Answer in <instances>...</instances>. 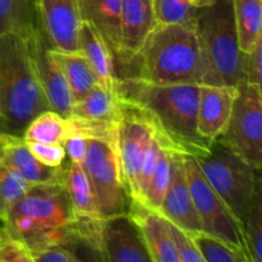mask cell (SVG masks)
<instances>
[{"label":"cell","mask_w":262,"mask_h":262,"mask_svg":"<svg viewBox=\"0 0 262 262\" xmlns=\"http://www.w3.org/2000/svg\"><path fill=\"white\" fill-rule=\"evenodd\" d=\"M31 183L0 160V220L7 217L15 202L26 193Z\"/></svg>","instance_id":"30"},{"label":"cell","mask_w":262,"mask_h":262,"mask_svg":"<svg viewBox=\"0 0 262 262\" xmlns=\"http://www.w3.org/2000/svg\"><path fill=\"white\" fill-rule=\"evenodd\" d=\"M42 30L51 48L78 51V0H38Z\"/></svg>","instance_id":"16"},{"label":"cell","mask_w":262,"mask_h":262,"mask_svg":"<svg viewBox=\"0 0 262 262\" xmlns=\"http://www.w3.org/2000/svg\"><path fill=\"white\" fill-rule=\"evenodd\" d=\"M0 160L31 184L56 183L66 178L67 164L58 168L43 165L32 155L22 136L9 132H0Z\"/></svg>","instance_id":"17"},{"label":"cell","mask_w":262,"mask_h":262,"mask_svg":"<svg viewBox=\"0 0 262 262\" xmlns=\"http://www.w3.org/2000/svg\"><path fill=\"white\" fill-rule=\"evenodd\" d=\"M50 55L66 77L73 102L81 100L99 84L94 71L81 51H63L50 46Z\"/></svg>","instance_id":"24"},{"label":"cell","mask_w":262,"mask_h":262,"mask_svg":"<svg viewBox=\"0 0 262 262\" xmlns=\"http://www.w3.org/2000/svg\"><path fill=\"white\" fill-rule=\"evenodd\" d=\"M194 4V7L196 8H204V7H207V5H210L211 3H214L215 0H192Z\"/></svg>","instance_id":"39"},{"label":"cell","mask_w":262,"mask_h":262,"mask_svg":"<svg viewBox=\"0 0 262 262\" xmlns=\"http://www.w3.org/2000/svg\"><path fill=\"white\" fill-rule=\"evenodd\" d=\"M33 262H78L72 250L61 246H53L32 255Z\"/></svg>","instance_id":"37"},{"label":"cell","mask_w":262,"mask_h":262,"mask_svg":"<svg viewBox=\"0 0 262 262\" xmlns=\"http://www.w3.org/2000/svg\"><path fill=\"white\" fill-rule=\"evenodd\" d=\"M132 66L137 68L128 77L155 84H201L206 74L196 30L184 25H159L129 67Z\"/></svg>","instance_id":"3"},{"label":"cell","mask_w":262,"mask_h":262,"mask_svg":"<svg viewBox=\"0 0 262 262\" xmlns=\"http://www.w3.org/2000/svg\"><path fill=\"white\" fill-rule=\"evenodd\" d=\"M159 212L169 222L192 234L202 230L187 179L183 155L171 152V178Z\"/></svg>","instance_id":"15"},{"label":"cell","mask_w":262,"mask_h":262,"mask_svg":"<svg viewBox=\"0 0 262 262\" xmlns=\"http://www.w3.org/2000/svg\"><path fill=\"white\" fill-rule=\"evenodd\" d=\"M238 40L243 53L262 40V0H233Z\"/></svg>","instance_id":"25"},{"label":"cell","mask_w":262,"mask_h":262,"mask_svg":"<svg viewBox=\"0 0 262 262\" xmlns=\"http://www.w3.org/2000/svg\"><path fill=\"white\" fill-rule=\"evenodd\" d=\"M0 132H9L7 123L4 122V119L2 117H0Z\"/></svg>","instance_id":"40"},{"label":"cell","mask_w":262,"mask_h":262,"mask_svg":"<svg viewBox=\"0 0 262 262\" xmlns=\"http://www.w3.org/2000/svg\"><path fill=\"white\" fill-rule=\"evenodd\" d=\"M115 86L120 101L145 114L166 148L193 158L209 150L211 142L197 130L200 84H155L122 77Z\"/></svg>","instance_id":"1"},{"label":"cell","mask_w":262,"mask_h":262,"mask_svg":"<svg viewBox=\"0 0 262 262\" xmlns=\"http://www.w3.org/2000/svg\"><path fill=\"white\" fill-rule=\"evenodd\" d=\"M7 229L22 241L31 255L53 246L67 247L81 261L101 260V256L82 241L64 182L31 184L3 220ZM33 261V260H32Z\"/></svg>","instance_id":"2"},{"label":"cell","mask_w":262,"mask_h":262,"mask_svg":"<svg viewBox=\"0 0 262 262\" xmlns=\"http://www.w3.org/2000/svg\"><path fill=\"white\" fill-rule=\"evenodd\" d=\"M78 51L89 61L99 84L117 91V71L112 51L90 23L82 22L78 33Z\"/></svg>","instance_id":"21"},{"label":"cell","mask_w":262,"mask_h":262,"mask_svg":"<svg viewBox=\"0 0 262 262\" xmlns=\"http://www.w3.org/2000/svg\"><path fill=\"white\" fill-rule=\"evenodd\" d=\"M122 0H78L79 17L96 30L112 51L114 61L119 51V22Z\"/></svg>","instance_id":"20"},{"label":"cell","mask_w":262,"mask_h":262,"mask_svg":"<svg viewBox=\"0 0 262 262\" xmlns=\"http://www.w3.org/2000/svg\"><path fill=\"white\" fill-rule=\"evenodd\" d=\"M102 261L152 262L138 225L129 214L104 217L100 225Z\"/></svg>","instance_id":"12"},{"label":"cell","mask_w":262,"mask_h":262,"mask_svg":"<svg viewBox=\"0 0 262 262\" xmlns=\"http://www.w3.org/2000/svg\"><path fill=\"white\" fill-rule=\"evenodd\" d=\"M256 169L262 165V91L241 81L224 132L216 138Z\"/></svg>","instance_id":"8"},{"label":"cell","mask_w":262,"mask_h":262,"mask_svg":"<svg viewBox=\"0 0 262 262\" xmlns=\"http://www.w3.org/2000/svg\"><path fill=\"white\" fill-rule=\"evenodd\" d=\"M42 30L38 0H0V35L28 38Z\"/></svg>","instance_id":"23"},{"label":"cell","mask_w":262,"mask_h":262,"mask_svg":"<svg viewBox=\"0 0 262 262\" xmlns=\"http://www.w3.org/2000/svg\"><path fill=\"white\" fill-rule=\"evenodd\" d=\"M160 25L154 0H122L119 22V51L115 63L122 77L142 49L150 33Z\"/></svg>","instance_id":"11"},{"label":"cell","mask_w":262,"mask_h":262,"mask_svg":"<svg viewBox=\"0 0 262 262\" xmlns=\"http://www.w3.org/2000/svg\"><path fill=\"white\" fill-rule=\"evenodd\" d=\"M32 155L43 165L58 168L66 160V151L63 145H49V143L26 142Z\"/></svg>","instance_id":"35"},{"label":"cell","mask_w":262,"mask_h":262,"mask_svg":"<svg viewBox=\"0 0 262 262\" xmlns=\"http://www.w3.org/2000/svg\"><path fill=\"white\" fill-rule=\"evenodd\" d=\"M51 110L33 68L28 38L0 35V117L9 133L22 136L28 123Z\"/></svg>","instance_id":"4"},{"label":"cell","mask_w":262,"mask_h":262,"mask_svg":"<svg viewBox=\"0 0 262 262\" xmlns=\"http://www.w3.org/2000/svg\"><path fill=\"white\" fill-rule=\"evenodd\" d=\"M169 229H170L171 239H173L174 248L179 257V262H204L189 233L171 222H169Z\"/></svg>","instance_id":"34"},{"label":"cell","mask_w":262,"mask_h":262,"mask_svg":"<svg viewBox=\"0 0 262 262\" xmlns=\"http://www.w3.org/2000/svg\"><path fill=\"white\" fill-rule=\"evenodd\" d=\"M120 101L117 91L97 84L81 100L73 102L68 119L87 124H113L119 119Z\"/></svg>","instance_id":"22"},{"label":"cell","mask_w":262,"mask_h":262,"mask_svg":"<svg viewBox=\"0 0 262 262\" xmlns=\"http://www.w3.org/2000/svg\"><path fill=\"white\" fill-rule=\"evenodd\" d=\"M171 152L173 151H170L166 147L161 150L158 163H156L155 169H154L152 174L150 177V181L147 183V187L145 189V193H143V196L140 200V202L143 206L148 207L151 210H155V211L160 210L164 197H165L169 184H170Z\"/></svg>","instance_id":"27"},{"label":"cell","mask_w":262,"mask_h":262,"mask_svg":"<svg viewBox=\"0 0 262 262\" xmlns=\"http://www.w3.org/2000/svg\"><path fill=\"white\" fill-rule=\"evenodd\" d=\"M69 135V120L53 110H45L28 123L23 130L22 138L26 142L63 145Z\"/></svg>","instance_id":"26"},{"label":"cell","mask_w":262,"mask_h":262,"mask_svg":"<svg viewBox=\"0 0 262 262\" xmlns=\"http://www.w3.org/2000/svg\"><path fill=\"white\" fill-rule=\"evenodd\" d=\"M251 261H262V183L258 182L247 219L243 225Z\"/></svg>","instance_id":"29"},{"label":"cell","mask_w":262,"mask_h":262,"mask_svg":"<svg viewBox=\"0 0 262 262\" xmlns=\"http://www.w3.org/2000/svg\"><path fill=\"white\" fill-rule=\"evenodd\" d=\"M165 147V146L161 143V141L159 140L158 135L152 137V140L150 141V143L146 147L145 154H143L142 161H141L140 170H138L137 176V184H136V199L137 201H140L141 197L145 193V189L147 187L148 181H150V177L152 174L154 169H155L156 163L159 160V156H160L161 150Z\"/></svg>","instance_id":"32"},{"label":"cell","mask_w":262,"mask_h":262,"mask_svg":"<svg viewBox=\"0 0 262 262\" xmlns=\"http://www.w3.org/2000/svg\"><path fill=\"white\" fill-rule=\"evenodd\" d=\"M87 152L82 163L91 183L95 201L101 217L128 214L130 199L120 170L115 135L109 137H86Z\"/></svg>","instance_id":"7"},{"label":"cell","mask_w":262,"mask_h":262,"mask_svg":"<svg viewBox=\"0 0 262 262\" xmlns=\"http://www.w3.org/2000/svg\"><path fill=\"white\" fill-rule=\"evenodd\" d=\"M64 186L68 192L79 235L86 242L89 241V243L99 247L102 217L97 210L94 191L82 164L74 161L67 164Z\"/></svg>","instance_id":"14"},{"label":"cell","mask_w":262,"mask_h":262,"mask_svg":"<svg viewBox=\"0 0 262 262\" xmlns=\"http://www.w3.org/2000/svg\"><path fill=\"white\" fill-rule=\"evenodd\" d=\"M194 159L207 183L219 194L243 228L256 187L261 181V170L217 140L211 141L209 150Z\"/></svg>","instance_id":"6"},{"label":"cell","mask_w":262,"mask_h":262,"mask_svg":"<svg viewBox=\"0 0 262 262\" xmlns=\"http://www.w3.org/2000/svg\"><path fill=\"white\" fill-rule=\"evenodd\" d=\"M120 101V100H119ZM155 136V128L142 112L120 101L117 147L120 170L130 199H136V184L146 147Z\"/></svg>","instance_id":"10"},{"label":"cell","mask_w":262,"mask_h":262,"mask_svg":"<svg viewBox=\"0 0 262 262\" xmlns=\"http://www.w3.org/2000/svg\"><path fill=\"white\" fill-rule=\"evenodd\" d=\"M191 237L204 262H251L245 253L202 230L192 233Z\"/></svg>","instance_id":"28"},{"label":"cell","mask_w":262,"mask_h":262,"mask_svg":"<svg viewBox=\"0 0 262 262\" xmlns=\"http://www.w3.org/2000/svg\"><path fill=\"white\" fill-rule=\"evenodd\" d=\"M194 30L206 63L202 83L237 86L242 81L245 53L238 40L233 0H215L207 7L199 8Z\"/></svg>","instance_id":"5"},{"label":"cell","mask_w":262,"mask_h":262,"mask_svg":"<svg viewBox=\"0 0 262 262\" xmlns=\"http://www.w3.org/2000/svg\"><path fill=\"white\" fill-rule=\"evenodd\" d=\"M160 25H184L194 27L199 8L192 0H154Z\"/></svg>","instance_id":"31"},{"label":"cell","mask_w":262,"mask_h":262,"mask_svg":"<svg viewBox=\"0 0 262 262\" xmlns=\"http://www.w3.org/2000/svg\"><path fill=\"white\" fill-rule=\"evenodd\" d=\"M0 222H2V220H0Z\"/></svg>","instance_id":"41"},{"label":"cell","mask_w":262,"mask_h":262,"mask_svg":"<svg viewBox=\"0 0 262 262\" xmlns=\"http://www.w3.org/2000/svg\"><path fill=\"white\" fill-rule=\"evenodd\" d=\"M128 214L138 225L152 262H179L169 229V220L161 212L132 200Z\"/></svg>","instance_id":"19"},{"label":"cell","mask_w":262,"mask_h":262,"mask_svg":"<svg viewBox=\"0 0 262 262\" xmlns=\"http://www.w3.org/2000/svg\"><path fill=\"white\" fill-rule=\"evenodd\" d=\"M261 59L262 40L255 49L245 53L242 61V81L261 89Z\"/></svg>","instance_id":"36"},{"label":"cell","mask_w":262,"mask_h":262,"mask_svg":"<svg viewBox=\"0 0 262 262\" xmlns=\"http://www.w3.org/2000/svg\"><path fill=\"white\" fill-rule=\"evenodd\" d=\"M28 41L36 77L49 106L53 112L68 119L73 105L71 90L63 72L50 55L51 45L43 30L37 31L35 35L28 37Z\"/></svg>","instance_id":"13"},{"label":"cell","mask_w":262,"mask_h":262,"mask_svg":"<svg viewBox=\"0 0 262 262\" xmlns=\"http://www.w3.org/2000/svg\"><path fill=\"white\" fill-rule=\"evenodd\" d=\"M237 97V86L200 84L197 130L206 141L216 140L227 128Z\"/></svg>","instance_id":"18"},{"label":"cell","mask_w":262,"mask_h":262,"mask_svg":"<svg viewBox=\"0 0 262 262\" xmlns=\"http://www.w3.org/2000/svg\"><path fill=\"white\" fill-rule=\"evenodd\" d=\"M187 179L202 232L214 235L250 258L242 225L230 212L225 202L207 183L193 156L183 155ZM252 262V261H251Z\"/></svg>","instance_id":"9"},{"label":"cell","mask_w":262,"mask_h":262,"mask_svg":"<svg viewBox=\"0 0 262 262\" xmlns=\"http://www.w3.org/2000/svg\"><path fill=\"white\" fill-rule=\"evenodd\" d=\"M66 156H68L69 161L82 164L87 152V138L78 133H71L63 142Z\"/></svg>","instance_id":"38"},{"label":"cell","mask_w":262,"mask_h":262,"mask_svg":"<svg viewBox=\"0 0 262 262\" xmlns=\"http://www.w3.org/2000/svg\"><path fill=\"white\" fill-rule=\"evenodd\" d=\"M0 262H33L27 246L0 222Z\"/></svg>","instance_id":"33"}]
</instances>
